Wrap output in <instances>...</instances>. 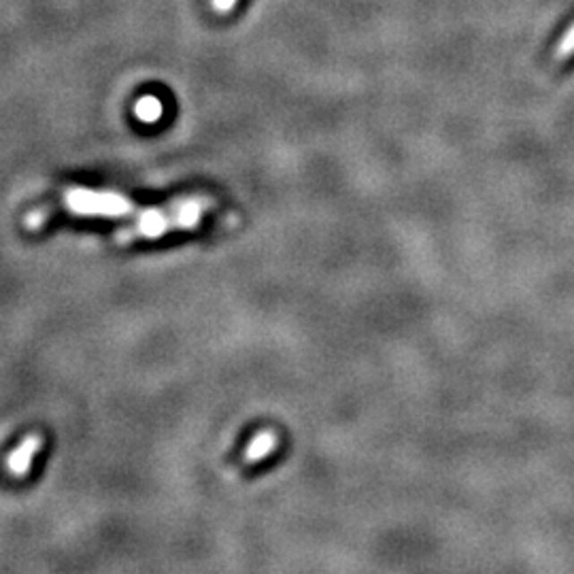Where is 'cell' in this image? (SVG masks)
Masks as SVG:
<instances>
[{
	"instance_id": "6da1fadb",
	"label": "cell",
	"mask_w": 574,
	"mask_h": 574,
	"mask_svg": "<svg viewBox=\"0 0 574 574\" xmlns=\"http://www.w3.org/2000/svg\"><path fill=\"white\" fill-rule=\"evenodd\" d=\"M215 207L209 196H185L173 201L167 207L147 209L136 215L134 224L116 232V241L126 243L141 238H160L170 230H192L202 221V215Z\"/></svg>"
},
{
	"instance_id": "7a4b0ae2",
	"label": "cell",
	"mask_w": 574,
	"mask_h": 574,
	"mask_svg": "<svg viewBox=\"0 0 574 574\" xmlns=\"http://www.w3.org/2000/svg\"><path fill=\"white\" fill-rule=\"evenodd\" d=\"M62 202L73 215H81V218L117 219L134 211V204L130 198L117 194V192L88 190V187H68Z\"/></svg>"
},
{
	"instance_id": "3957f363",
	"label": "cell",
	"mask_w": 574,
	"mask_h": 574,
	"mask_svg": "<svg viewBox=\"0 0 574 574\" xmlns=\"http://www.w3.org/2000/svg\"><path fill=\"white\" fill-rule=\"evenodd\" d=\"M43 436L41 434H28L24 441L17 445L7 458V470L13 476H26L30 470L32 459L41 451Z\"/></svg>"
},
{
	"instance_id": "277c9868",
	"label": "cell",
	"mask_w": 574,
	"mask_h": 574,
	"mask_svg": "<svg viewBox=\"0 0 574 574\" xmlns=\"http://www.w3.org/2000/svg\"><path fill=\"white\" fill-rule=\"evenodd\" d=\"M277 447H279V434L275 430H262L249 441L243 459H245V464H258L260 459L269 458Z\"/></svg>"
},
{
	"instance_id": "5b68a950",
	"label": "cell",
	"mask_w": 574,
	"mask_h": 574,
	"mask_svg": "<svg viewBox=\"0 0 574 574\" xmlns=\"http://www.w3.org/2000/svg\"><path fill=\"white\" fill-rule=\"evenodd\" d=\"M160 116H162V105L156 99H151V96H147V99H143L139 105H136V117L143 119L147 124L156 122V119H160Z\"/></svg>"
},
{
	"instance_id": "8992f818",
	"label": "cell",
	"mask_w": 574,
	"mask_h": 574,
	"mask_svg": "<svg viewBox=\"0 0 574 574\" xmlns=\"http://www.w3.org/2000/svg\"><path fill=\"white\" fill-rule=\"evenodd\" d=\"M572 54H574V26L564 34V37H561V41L558 43V47H555L553 58L555 60H566V58H570Z\"/></svg>"
},
{
	"instance_id": "52a82bcc",
	"label": "cell",
	"mask_w": 574,
	"mask_h": 574,
	"mask_svg": "<svg viewBox=\"0 0 574 574\" xmlns=\"http://www.w3.org/2000/svg\"><path fill=\"white\" fill-rule=\"evenodd\" d=\"M235 3L236 0H215V7L221 9V11H228V9L235 7Z\"/></svg>"
}]
</instances>
